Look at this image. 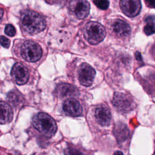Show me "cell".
<instances>
[{
    "label": "cell",
    "mask_w": 155,
    "mask_h": 155,
    "mask_svg": "<svg viewBox=\"0 0 155 155\" xmlns=\"http://www.w3.org/2000/svg\"><path fill=\"white\" fill-rule=\"evenodd\" d=\"M21 23L23 29L30 34H36L46 27L45 19L37 12L25 10L21 12Z\"/></svg>",
    "instance_id": "6da1fadb"
},
{
    "label": "cell",
    "mask_w": 155,
    "mask_h": 155,
    "mask_svg": "<svg viewBox=\"0 0 155 155\" xmlns=\"http://www.w3.org/2000/svg\"><path fill=\"white\" fill-rule=\"evenodd\" d=\"M32 125L41 134L47 137H53L57 130L54 120L48 114L39 113L32 119Z\"/></svg>",
    "instance_id": "7a4b0ae2"
},
{
    "label": "cell",
    "mask_w": 155,
    "mask_h": 155,
    "mask_svg": "<svg viewBox=\"0 0 155 155\" xmlns=\"http://www.w3.org/2000/svg\"><path fill=\"white\" fill-rule=\"evenodd\" d=\"M106 31L104 27L99 22L91 21L84 28V36L91 44H97L105 38Z\"/></svg>",
    "instance_id": "3957f363"
},
{
    "label": "cell",
    "mask_w": 155,
    "mask_h": 155,
    "mask_svg": "<svg viewBox=\"0 0 155 155\" xmlns=\"http://www.w3.org/2000/svg\"><path fill=\"white\" fill-rule=\"evenodd\" d=\"M112 104L117 111L127 113L135 108V103L131 96L122 92H116L114 94Z\"/></svg>",
    "instance_id": "277c9868"
},
{
    "label": "cell",
    "mask_w": 155,
    "mask_h": 155,
    "mask_svg": "<svg viewBox=\"0 0 155 155\" xmlns=\"http://www.w3.org/2000/svg\"><path fill=\"white\" fill-rule=\"evenodd\" d=\"M21 55L28 62L38 61L41 57L42 50L39 45L31 41H25L21 46Z\"/></svg>",
    "instance_id": "5b68a950"
},
{
    "label": "cell",
    "mask_w": 155,
    "mask_h": 155,
    "mask_svg": "<svg viewBox=\"0 0 155 155\" xmlns=\"http://www.w3.org/2000/svg\"><path fill=\"white\" fill-rule=\"evenodd\" d=\"M69 8L77 18L83 19L89 15L90 5L87 0H71Z\"/></svg>",
    "instance_id": "8992f818"
},
{
    "label": "cell",
    "mask_w": 155,
    "mask_h": 155,
    "mask_svg": "<svg viewBox=\"0 0 155 155\" xmlns=\"http://www.w3.org/2000/svg\"><path fill=\"white\" fill-rule=\"evenodd\" d=\"M95 75L94 69L87 63H82L78 69L79 81L84 86H90L93 82Z\"/></svg>",
    "instance_id": "52a82bcc"
},
{
    "label": "cell",
    "mask_w": 155,
    "mask_h": 155,
    "mask_svg": "<svg viewBox=\"0 0 155 155\" xmlns=\"http://www.w3.org/2000/svg\"><path fill=\"white\" fill-rule=\"evenodd\" d=\"M11 75L18 85H24L27 82L29 78L28 69L21 63L17 62L12 67Z\"/></svg>",
    "instance_id": "ba28073f"
},
{
    "label": "cell",
    "mask_w": 155,
    "mask_h": 155,
    "mask_svg": "<svg viewBox=\"0 0 155 155\" xmlns=\"http://www.w3.org/2000/svg\"><path fill=\"white\" fill-rule=\"evenodd\" d=\"M120 7L126 16L131 18L137 16L141 10L139 0H120Z\"/></svg>",
    "instance_id": "9c48e42d"
},
{
    "label": "cell",
    "mask_w": 155,
    "mask_h": 155,
    "mask_svg": "<svg viewBox=\"0 0 155 155\" xmlns=\"http://www.w3.org/2000/svg\"><path fill=\"white\" fill-rule=\"evenodd\" d=\"M97 122L102 126H108L111 120V114L108 107L104 105H98L94 112Z\"/></svg>",
    "instance_id": "30bf717a"
},
{
    "label": "cell",
    "mask_w": 155,
    "mask_h": 155,
    "mask_svg": "<svg viewBox=\"0 0 155 155\" xmlns=\"http://www.w3.org/2000/svg\"><path fill=\"white\" fill-rule=\"evenodd\" d=\"M62 108L65 113L71 116H79L82 113V108L79 102L71 97L64 101Z\"/></svg>",
    "instance_id": "8fae6325"
},
{
    "label": "cell",
    "mask_w": 155,
    "mask_h": 155,
    "mask_svg": "<svg viewBox=\"0 0 155 155\" xmlns=\"http://www.w3.org/2000/svg\"><path fill=\"white\" fill-rule=\"evenodd\" d=\"M113 31L119 36L126 37L131 33V27L125 21L117 19L114 20L112 24Z\"/></svg>",
    "instance_id": "7c38bea8"
},
{
    "label": "cell",
    "mask_w": 155,
    "mask_h": 155,
    "mask_svg": "<svg viewBox=\"0 0 155 155\" xmlns=\"http://www.w3.org/2000/svg\"><path fill=\"white\" fill-rule=\"evenodd\" d=\"M13 111L10 105L2 101H0V124L10 123L13 119Z\"/></svg>",
    "instance_id": "4fadbf2b"
},
{
    "label": "cell",
    "mask_w": 155,
    "mask_h": 155,
    "mask_svg": "<svg viewBox=\"0 0 155 155\" xmlns=\"http://www.w3.org/2000/svg\"><path fill=\"white\" fill-rule=\"evenodd\" d=\"M114 133L117 140L119 143L126 140L130 134L127 127L123 124H118L115 125Z\"/></svg>",
    "instance_id": "5bb4252c"
},
{
    "label": "cell",
    "mask_w": 155,
    "mask_h": 155,
    "mask_svg": "<svg viewBox=\"0 0 155 155\" xmlns=\"http://www.w3.org/2000/svg\"><path fill=\"white\" fill-rule=\"evenodd\" d=\"M8 102L15 108L21 107L24 102V98L22 94L17 90L10 91L7 97Z\"/></svg>",
    "instance_id": "9a60e30c"
},
{
    "label": "cell",
    "mask_w": 155,
    "mask_h": 155,
    "mask_svg": "<svg viewBox=\"0 0 155 155\" xmlns=\"http://www.w3.org/2000/svg\"><path fill=\"white\" fill-rule=\"evenodd\" d=\"M58 94L61 97H71L75 94L74 87L68 84H62L58 86L56 90Z\"/></svg>",
    "instance_id": "2e32d148"
},
{
    "label": "cell",
    "mask_w": 155,
    "mask_h": 155,
    "mask_svg": "<svg viewBox=\"0 0 155 155\" xmlns=\"http://www.w3.org/2000/svg\"><path fill=\"white\" fill-rule=\"evenodd\" d=\"M153 16H148L146 19L147 24L144 27L143 30L147 35H151L155 33V22Z\"/></svg>",
    "instance_id": "e0dca14e"
},
{
    "label": "cell",
    "mask_w": 155,
    "mask_h": 155,
    "mask_svg": "<svg viewBox=\"0 0 155 155\" xmlns=\"http://www.w3.org/2000/svg\"><path fill=\"white\" fill-rule=\"evenodd\" d=\"M93 2L101 10H105L109 6V1L108 0H94Z\"/></svg>",
    "instance_id": "ac0fdd59"
},
{
    "label": "cell",
    "mask_w": 155,
    "mask_h": 155,
    "mask_svg": "<svg viewBox=\"0 0 155 155\" xmlns=\"http://www.w3.org/2000/svg\"><path fill=\"white\" fill-rule=\"evenodd\" d=\"M5 33L9 36H13L16 34V29L12 24H7L5 27Z\"/></svg>",
    "instance_id": "d6986e66"
},
{
    "label": "cell",
    "mask_w": 155,
    "mask_h": 155,
    "mask_svg": "<svg viewBox=\"0 0 155 155\" xmlns=\"http://www.w3.org/2000/svg\"><path fill=\"white\" fill-rule=\"evenodd\" d=\"M0 44L4 48H8L10 44V41L8 39H7L6 37L4 36H0Z\"/></svg>",
    "instance_id": "ffe728a7"
},
{
    "label": "cell",
    "mask_w": 155,
    "mask_h": 155,
    "mask_svg": "<svg viewBox=\"0 0 155 155\" xmlns=\"http://www.w3.org/2000/svg\"><path fill=\"white\" fill-rule=\"evenodd\" d=\"M148 7L150 8H155V0H145Z\"/></svg>",
    "instance_id": "44dd1931"
},
{
    "label": "cell",
    "mask_w": 155,
    "mask_h": 155,
    "mask_svg": "<svg viewBox=\"0 0 155 155\" xmlns=\"http://www.w3.org/2000/svg\"><path fill=\"white\" fill-rule=\"evenodd\" d=\"M135 56L136 58V59L138 60V61H142V57H141V54L139 52L137 51L136 53H135Z\"/></svg>",
    "instance_id": "7402d4cb"
},
{
    "label": "cell",
    "mask_w": 155,
    "mask_h": 155,
    "mask_svg": "<svg viewBox=\"0 0 155 155\" xmlns=\"http://www.w3.org/2000/svg\"><path fill=\"white\" fill-rule=\"evenodd\" d=\"M3 14H4V11L2 9L0 8V22H1L2 21V16H3Z\"/></svg>",
    "instance_id": "603a6c76"
},
{
    "label": "cell",
    "mask_w": 155,
    "mask_h": 155,
    "mask_svg": "<svg viewBox=\"0 0 155 155\" xmlns=\"http://www.w3.org/2000/svg\"><path fill=\"white\" fill-rule=\"evenodd\" d=\"M152 53H153V54L154 55V56L155 58V44H154V45L152 48Z\"/></svg>",
    "instance_id": "cb8c5ba5"
},
{
    "label": "cell",
    "mask_w": 155,
    "mask_h": 155,
    "mask_svg": "<svg viewBox=\"0 0 155 155\" xmlns=\"http://www.w3.org/2000/svg\"><path fill=\"white\" fill-rule=\"evenodd\" d=\"M114 154H122V153L121 151H116Z\"/></svg>",
    "instance_id": "d4e9b609"
},
{
    "label": "cell",
    "mask_w": 155,
    "mask_h": 155,
    "mask_svg": "<svg viewBox=\"0 0 155 155\" xmlns=\"http://www.w3.org/2000/svg\"><path fill=\"white\" fill-rule=\"evenodd\" d=\"M154 153H155V152H154Z\"/></svg>",
    "instance_id": "484cf974"
}]
</instances>
